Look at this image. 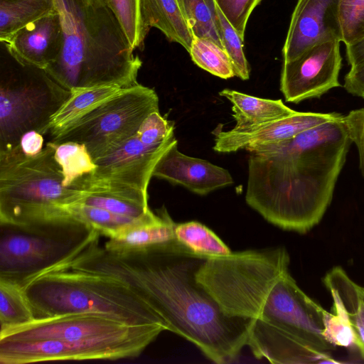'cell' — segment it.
<instances>
[{"label": "cell", "instance_id": "obj_1", "mask_svg": "<svg viewBox=\"0 0 364 364\" xmlns=\"http://www.w3.org/2000/svg\"><path fill=\"white\" fill-rule=\"evenodd\" d=\"M99 240L64 266L124 281L161 317L167 331L193 343L215 363L233 361L247 346L252 318L226 314L197 281L207 257L177 242L114 252Z\"/></svg>", "mask_w": 364, "mask_h": 364}, {"label": "cell", "instance_id": "obj_2", "mask_svg": "<svg viewBox=\"0 0 364 364\" xmlns=\"http://www.w3.org/2000/svg\"><path fill=\"white\" fill-rule=\"evenodd\" d=\"M343 116L250 149L247 204L284 230L306 233L318 224L352 144Z\"/></svg>", "mask_w": 364, "mask_h": 364}, {"label": "cell", "instance_id": "obj_3", "mask_svg": "<svg viewBox=\"0 0 364 364\" xmlns=\"http://www.w3.org/2000/svg\"><path fill=\"white\" fill-rule=\"evenodd\" d=\"M289 264L283 247L232 252L207 258L196 279L226 314L273 323L330 353L335 346L324 336L328 311L298 286Z\"/></svg>", "mask_w": 364, "mask_h": 364}, {"label": "cell", "instance_id": "obj_4", "mask_svg": "<svg viewBox=\"0 0 364 364\" xmlns=\"http://www.w3.org/2000/svg\"><path fill=\"white\" fill-rule=\"evenodd\" d=\"M63 41L45 71L71 92L102 85L137 84L142 62L113 13L101 0H54Z\"/></svg>", "mask_w": 364, "mask_h": 364}, {"label": "cell", "instance_id": "obj_5", "mask_svg": "<svg viewBox=\"0 0 364 364\" xmlns=\"http://www.w3.org/2000/svg\"><path fill=\"white\" fill-rule=\"evenodd\" d=\"M35 320L92 313L127 325L160 324L161 317L124 281L110 275L59 265L23 287Z\"/></svg>", "mask_w": 364, "mask_h": 364}, {"label": "cell", "instance_id": "obj_6", "mask_svg": "<svg viewBox=\"0 0 364 364\" xmlns=\"http://www.w3.org/2000/svg\"><path fill=\"white\" fill-rule=\"evenodd\" d=\"M100 235L70 215L28 223L0 221V279L23 287L74 258Z\"/></svg>", "mask_w": 364, "mask_h": 364}, {"label": "cell", "instance_id": "obj_7", "mask_svg": "<svg viewBox=\"0 0 364 364\" xmlns=\"http://www.w3.org/2000/svg\"><path fill=\"white\" fill-rule=\"evenodd\" d=\"M62 170L48 141L36 155L19 146L0 153V221L28 223L69 215L65 207L84 192L65 188Z\"/></svg>", "mask_w": 364, "mask_h": 364}, {"label": "cell", "instance_id": "obj_8", "mask_svg": "<svg viewBox=\"0 0 364 364\" xmlns=\"http://www.w3.org/2000/svg\"><path fill=\"white\" fill-rule=\"evenodd\" d=\"M71 94L44 70L18 62L16 66L1 68L0 153L19 146L22 135L27 132L48 134L51 117Z\"/></svg>", "mask_w": 364, "mask_h": 364}, {"label": "cell", "instance_id": "obj_9", "mask_svg": "<svg viewBox=\"0 0 364 364\" xmlns=\"http://www.w3.org/2000/svg\"><path fill=\"white\" fill-rule=\"evenodd\" d=\"M159 111L154 90L139 83L122 90L62 129L50 134L58 144H84L93 160L135 135L144 119Z\"/></svg>", "mask_w": 364, "mask_h": 364}, {"label": "cell", "instance_id": "obj_10", "mask_svg": "<svg viewBox=\"0 0 364 364\" xmlns=\"http://www.w3.org/2000/svg\"><path fill=\"white\" fill-rule=\"evenodd\" d=\"M175 134L159 145L143 144L136 134L109 153L94 160L90 173L70 188L107 194L148 205V186L158 161L176 142Z\"/></svg>", "mask_w": 364, "mask_h": 364}, {"label": "cell", "instance_id": "obj_11", "mask_svg": "<svg viewBox=\"0 0 364 364\" xmlns=\"http://www.w3.org/2000/svg\"><path fill=\"white\" fill-rule=\"evenodd\" d=\"M163 331V328H153L80 341H0V363L26 364L54 360H113L135 358Z\"/></svg>", "mask_w": 364, "mask_h": 364}, {"label": "cell", "instance_id": "obj_12", "mask_svg": "<svg viewBox=\"0 0 364 364\" xmlns=\"http://www.w3.org/2000/svg\"><path fill=\"white\" fill-rule=\"evenodd\" d=\"M340 43L338 38L325 41L310 47L296 58L284 62L280 90L287 102L299 103L319 98L341 86Z\"/></svg>", "mask_w": 364, "mask_h": 364}, {"label": "cell", "instance_id": "obj_13", "mask_svg": "<svg viewBox=\"0 0 364 364\" xmlns=\"http://www.w3.org/2000/svg\"><path fill=\"white\" fill-rule=\"evenodd\" d=\"M153 328L167 331L160 324L127 325L101 314L76 313L34 320L1 334L0 341H80Z\"/></svg>", "mask_w": 364, "mask_h": 364}, {"label": "cell", "instance_id": "obj_14", "mask_svg": "<svg viewBox=\"0 0 364 364\" xmlns=\"http://www.w3.org/2000/svg\"><path fill=\"white\" fill-rule=\"evenodd\" d=\"M341 115L338 112L297 111L288 117L261 124L218 131L215 133L213 149L219 153H231L284 141Z\"/></svg>", "mask_w": 364, "mask_h": 364}, {"label": "cell", "instance_id": "obj_15", "mask_svg": "<svg viewBox=\"0 0 364 364\" xmlns=\"http://www.w3.org/2000/svg\"><path fill=\"white\" fill-rule=\"evenodd\" d=\"M339 1L298 0L282 49L284 62L296 58L318 43L341 41Z\"/></svg>", "mask_w": 364, "mask_h": 364}, {"label": "cell", "instance_id": "obj_16", "mask_svg": "<svg viewBox=\"0 0 364 364\" xmlns=\"http://www.w3.org/2000/svg\"><path fill=\"white\" fill-rule=\"evenodd\" d=\"M247 346L257 358L272 363H337L331 353H323L281 326L259 318H252Z\"/></svg>", "mask_w": 364, "mask_h": 364}, {"label": "cell", "instance_id": "obj_17", "mask_svg": "<svg viewBox=\"0 0 364 364\" xmlns=\"http://www.w3.org/2000/svg\"><path fill=\"white\" fill-rule=\"evenodd\" d=\"M63 29L55 11L16 31L1 42L19 64L46 70L58 58L62 46Z\"/></svg>", "mask_w": 364, "mask_h": 364}, {"label": "cell", "instance_id": "obj_18", "mask_svg": "<svg viewBox=\"0 0 364 364\" xmlns=\"http://www.w3.org/2000/svg\"><path fill=\"white\" fill-rule=\"evenodd\" d=\"M153 176L182 186L201 196L234 183L227 169L208 161L182 154L178 149V141L158 161Z\"/></svg>", "mask_w": 364, "mask_h": 364}, {"label": "cell", "instance_id": "obj_19", "mask_svg": "<svg viewBox=\"0 0 364 364\" xmlns=\"http://www.w3.org/2000/svg\"><path fill=\"white\" fill-rule=\"evenodd\" d=\"M176 224L164 207L132 225L103 246L109 251H123L161 246L176 242Z\"/></svg>", "mask_w": 364, "mask_h": 364}, {"label": "cell", "instance_id": "obj_20", "mask_svg": "<svg viewBox=\"0 0 364 364\" xmlns=\"http://www.w3.org/2000/svg\"><path fill=\"white\" fill-rule=\"evenodd\" d=\"M232 104L235 129L261 124L295 114L297 111L284 105L282 100H269L224 89L219 92Z\"/></svg>", "mask_w": 364, "mask_h": 364}, {"label": "cell", "instance_id": "obj_21", "mask_svg": "<svg viewBox=\"0 0 364 364\" xmlns=\"http://www.w3.org/2000/svg\"><path fill=\"white\" fill-rule=\"evenodd\" d=\"M330 293L341 300L355 336V347L364 359V287L353 282L341 267L331 269L323 278Z\"/></svg>", "mask_w": 364, "mask_h": 364}, {"label": "cell", "instance_id": "obj_22", "mask_svg": "<svg viewBox=\"0 0 364 364\" xmlns=\"http://www.w3.org/2000/svg\"><path fill=\"white\" fill-rule=\"evenodd\" d=\"M144 25L160 30L172 42L189 52L194 36L187 24L177 0H141Z\"/></svg>", "mask_w": 364, "mask_h": 364}, {"label": "cell", "instance_id": "obj_23", "mask_svg": "<svg viewBox=\"0 0 364 364\" xmlns=\"http://www.w3.org/2000/svg\"><path fill=\"white\" fill-rule=\"evenodd\" d=\"M122 88L118 85H102L71 92L68 100L51 117L48 134L62 129L117 94Z\"/></svg>", "mask_w": 364, "mask_h": 364}, {"label": "cell", "instance_id": "obj_24", "mask_svg": "<svg viewBox=\"0 0 364 364\" xmlns=\"http://www.w3.org/2000/svg\"><path fill=\"white\" fill-rule=\"evenodd\" d=\"M55 11L54 0H0V40Z\"/></svg>", "mask_w": 364, "mask_h": 364}, {"label": "cell", "instance_id": "obj_25", "mask_svg": "<svg viewBox=\"0 0 364 364\" xmlns=\"http://www.w3.org/2000/svg\"><path fill=\"white\" fill-rule=\"evenodd\" d=\"M175 237L182 247L202 257H218L232 253L214 232L197 221L176 223Z\"/></svg>", "mask_w": 364, "mask_h": 364}, {"label": "cell", "instance_id": "obj_26", "mask_svg": "<svg viewBox=\"0 0 364 364\" xmlns=\"http://www.w3.org/2000/svg\"><path fill=\"white\" fill-rule=\"evenodd\" d=\"M34 320L22 287L0 279V335Z\"/></svg>", "mask_w": 364, "mask_h": 364}, {"label": "cell", "instance_id": "obj_27", "mask_svg": "<svg viewBox=\"0 0 364 364\" xmlns=\"http://www.w3.org/2000/svg\"><path fill=\"white\" fill-rule=\"evenodd\" d=\"M177 2L194 38L210 39L223 48L215 1L177 0Z\"/></svg>", "mask_w": 364, "mask_h": 364}, {"label": "cell", "instance_id": "obj_28", "mask_svg": "<svg viewBox=\"0 0 364 364\" xmlns=\"http://www.w3.org/2000/svg\"><path fill=\"white\" fill-rule=\"evenodd\" d=\"M65 210L72 218L90 225L108 238L116 236L132 225L144 219L129 218L104 208L80 203L67 205Z\"/></svg>", "mask_w": 364, "mask_h": 364}, {"label": "cell", "instance_id": "obj_29", "mask_svg": "<svg viewBox=\"0 0 364 364\" xmlns=\"http://www.w3.org/2000/svg\"><path fill=\"white\" fill-rule=\"evenodd\" d=\"M54 146L55 158L61 168L65 188L95 169V163L84 144L68 141Z\"/></svg>", "mask_w": 364, "mask_h": 364}, {"label": "cell", "instance_id": "obj_30", "mask_svg": "<svg viewBox=\"0 0 364 364\" xmlns=\"http://www.w3.org/2000/svg\"><path fill=\"white\" fill-rule=\"evenodd\" d=\"M114 15L133 50L144 43L149 28L144 25L141 0H101Z\"/></svg>", "mask_w": 364, "mask_h": 364}, {"label": "cell", "instance_id": "obj_31", "mask_svg": "<svg viewBox=\"0 0 364 364\" xmlns=\"http://www.w3.org/2000/svg\"><path fill=\"white\" fill-rule=\"evenodd\" d=\"M188 53L195 64L212 75L223 79L235 76L228 53L213 41L194 38Z\"/></svg>", "mask_w": 364, "mask_h": 364}, {"label": "cell", "instance_id": "obj_32", "mask_svg": "<svg viewBox=\"0 0 364 364\" xmlns=\"http://www.w3.org/2000/svg\"><path fill=\"white\" fill-rule=\"evenodd\" d=\"M331 294L333 306L326 318L324 336L334 346L355 347V336L348 314L338 296Z\"/></svg>", "mask_w": 364, "mask_h": 364}, {"label": "cell", "instance_id": "obj_33", "mask_svg": "<svg viewBox=\"0 0 364 364\" xmlns=\"http://www.w3.org/2000/svg\"><path fill=\"white\" fill-rule=\"evenodd\" d=\"M219 33L224 50L228 53L235 76L243 80L250 77V68L243 51V40L217 6Z\"/></svg>", "mask_w": 364, "mask_h": 364}, {"label": "cell", "instance_id": "obj_34", "mask_svg": "<svg viewBox=\"0 0 364 364\" xmlns=\"http://www.w3.org/2000/svg\"><path fill=\"white\" fill-rule=\"evenodd\" d=\"M341 41L346 46L364 39V0H340Z\"/></svg>", "mask_w": 364, "mask_h": 364}, {"label": "cell", "instance_id": "obj_35", "mask_svg": "<svg viewBox=\"0 0 364 364\" xmlns=\"http://www.w3.org/2000/svg\"><path fill=\"white\" fill-rule=\"evenodd\" d=\"M76 203L99 207L134 219L144 218L153 213L149 205L107 194L84 192L82 198Z\"/></svg>", "mask_w": 364, "mask_h": 364}, {"label": "cell", "instance_id": "obj_36", "mask_svg": "<svg viewBox=\"0 0 364 364\" xmlns=\"http://www.w3.org/2000/svg\"><path fill=\"white\" fill-rule=\"evenodd\" d=\"M174 134V123L164 117L159 111L149 114L137 130L138 139L144 144L159 145Z\"/></svg>", "mask_w": 364, "mask_h": 364}, {"label": "cell", "instance_id": "obj_37", "mask_svg": "<svg viewBox=\"0 0 364 364\" xmlns=\"http://www.w3.org/2000/svg\"><path fill=\"white\" fill-rule=\"evenodd\" d=\"M227 20L244 40L251 13L262 0H215Z\"/></svg>", "mask_w": 364, "mask_h": 364}, {"label": "cell", "instance_id": "obj_38", "mask_svg": "<svg viewBox=\"0 0 364 364\" xmlns=\"http://www.w3.org/2000/svg\"><path fill=\"white\" fill-rule=\"evenodd\" d=\"M343 119L352 143L357 148L359 168L364 177V107L350 111Z\"/></svg>", "mask_w": 364, "mask_h": 364}, {"label": "cell", "instance_id": "obj_39", "mask_svg": "<svg viewBox=\"0 0 364 364\" xmlns=\"http://www.w3.org/2000/svg\"><path fill=\"white\" fill-rule=\"evenodd\" d=\"M343 87L352 95L364 99V61L350 67L344 77Z\"/></svg>", "mask_w": 364, "mask_h": 364}, {"label": "cell", "instance_id": "obj_40", "mask_svg": "<svg viewBox=\"0 0 364 364\" xmlns=\"http://www.w3.org/2000/svg\"><path fill=\"white\" fill-rule=\"evenodd\" d=\"M43 136L35 130L27 132L23 134L19 144L23 153L28 156L38 154L43 149Z\"/></svg>", "mask_w": 364, "mask_h": 364}, {"label": "cell", "instance_id": "obj_41", "mask_svg": "<svg viewBox=\"0 0 364 364\" xmlns=\"http://www.w3.org/2000/svg\"><path fill=\"white\" fill-rule=\"evenodd\" d=\"M346 54L348 65L350 67L364 61V39L346 46Z\"/></svg>", "mask_w": 364, "mask_h": 364}]
</instances>
